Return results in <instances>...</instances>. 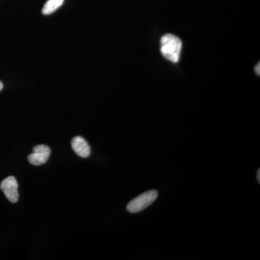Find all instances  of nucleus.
<instances>
[{"label": "nucleus", "mask_w": 260, "mask_h": 260, "mask_svg": "<svg viewBox=\"0 0 260 260\" xmlns=\"http://www.w3.org/2000/svg\"><path fill=\"white\" fill-rule=\"evenodd\" d=\"M182 42L176 36L167 34L160 39V52L164 57L173 63H177L180 58Z\"/></svg>", "instance_id": "1"}, {"label": "nucleus", "mask_w": 260, "mask_h": 260, "mask_svg": "<svg viewBox=\"0 0 260 260\" xmlns=\"http://www.w3.org/2000/svg\"><path fill=\"white\" fill-rule=\"evenodd\" d=\"M158 198V191L150 190L145 191L132 200L126 206V210L131 213H139L148 208Z\"/></svg>", "instance_id": "2"}, {"label": "nucleus", "mask_w": 260, "mask_h": 260, "mask_svg": "<svg viewBox=\"0 0 260 260\" xmlns=\"http://www.w3.org/2000/svg\"><path fill=\"white\" fill-rule=\"evenodd\" d=\"M0 189L10 203H15L18 201V184L14 177H8L2 181Z\"/></svg>", "instance_id": "3"}, {"label": "nucleus", "mask_w": 260, "mask_h": 260, "mask_svg": "<svg viewBox=\"0 0 260 260\" xmlns=\"http://www.w3.org/2000/svg\"><path fill=\"white\" fill-rule=\"evenodd\" d=\"M51 150L45 145L34 147L32 153L28 155V161L32 165L40 166L46 164L50 156Z\"/></svg>", "instance_id": "4"}, {"label": "nucleus", "mask_w": 260, "mask_h": 260, "mask_svg": "<svg viewBox=\"0 0 260 260\" xmlns=\"http://www.w3.org/2000/svg\"><path fill=\"white\" fill-rule=\"evenodd\" d=\"M72 148L75 153L81 158H88L90 155V148L86 140L80 136L75 137L72 140Z\"/></svg>", "instance_id": "5"}, {"label": "nucleus", "mask_w": 260, "mask_h": 260, "mask_svg": "<svg viewBox=\"0 0 260 260\" xmlns=\"http://www.w3.org/2000/svg\"><path fill=\"white\" fill-rule=\"evenodd\" d=\"M64 0H48L42 10L44 15H50L60 8Z\"/></svg>", "instance_id": "6"}, {"label": "nucleus", "mask_w": 260, "mask_h": 260, "mask_svg": "<svg viewBox=\"0 0 260 260\" xmlns=\"http://www.w3.org/2000/svg\"><path fill=\"white\" fill-rule=\"evenodd\" d=\"M255 72L256 73V75H260V64H256V66L255 67Z\"/></svg>", "instance_id": "7"}, {"label": "nucleus", "mask_w": 260, "mask_h": 260, "mask_svg": "<svg viewBox=\"0 0 260 260\" xmlns=\"http://www.w3.org/2000/svg\"><path fill=\"white\" fill-rule=\"evenodd\" d=\"M257 179H258V181H259H259H260V169H259V170H258V172H257Z\"/></svg>", "instance_id": "8"}, {"label": "nucleus", "mask_w": 260, "mask_h": 260, "mask_svg": "<svg viewBox=\"0 0 260 260\" xmlns=\"http://www.w3.org/2000/svg\"><path fill=\"white\" fill-rule=\"evenodd\" d=\"M3 84L2 83L1 81H0V91H1L2 90H3Z\"/></svg>", "instance_id": "9"}]
</instances>
